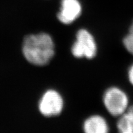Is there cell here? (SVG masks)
Listing matches in <instances>:
<instances>
[{
    "label": "cell",
    "mask_w": 133,
    "mask_h": 133,
    "mask_svg": "<svg viewBox=\"0 0 133 133\" xmlns=\"http://www.w3.org/2000/svg\"><path fill=\"white\" fill-rule=\"evenodd\" d=\"M22 52L30 63L35 65H44L54 56V44L52 38L47 33L30 35L24 38Z\"/></svg>",
    "instance_id": "cell-1"
},
{
    "label": "cell",
    "mask_w": 133,
    "mask_h": 133,
    "mask_svg": "<svg viewBox=\"0 0 133 133\" xmlns=\"http://www.w3.org/2000/svg\"><path fill=\"white\" fill-rule=\"evenodd\" d=\"M102 100L106 112L113 117L122 115L131 105L128 93L118 86L107 88L103 93Z\"/></svg>",
    "instance_id": "cell-2"
},
{
    "label": "cell",
    "mask_w": 133,
    "mask_h": 133,
    "mask_svg": "<svg viewBox=\"0 0 133 133\" xmlns=\"http://www.w3.org/2000/svg\"><path fill=\"white\" fill-rule=\"evenodd\" d=\"M71 53L76 58L92 59L97 56L98 47L95 38L86 29H80L76 35V41L71 47Z\"/></svg>",
    "instance_id": "cell-3"
},
{
    "label": "cell",
    "mask_w": 133,
    "mask_h": 133,
    "mask_svg": "<svg viewBox=\"0 0 133 133\" xmlns=\"http://www.w3.org/2000/svg\"><path fill=\"white\" fill-rule=\"evenodd\" d=\"M64 107V101L61 94L54 90H48L44 93L39 102L41 114L46 116L58 115Z\"/></svg>",
    "instance_id": "cell-4"
},
{
    "label": "cell",
    "mask_w": 133,
    "mask_h": 133,
    "mask_svg": "<svg viewBox=\"0 0 133 133\" xmlns=\"http://www.w3.org/2000/svg\"><path fill=\"white\" fill-rule=\"evenodd\" d=\"M58 19L64 24H70L80 16L82 7L78 0H62Z\"/></svg>",
    "instance_id": "cell-5"
},
{
    "label": "cell",
    "mask_w": 133,
    "mask_h": 133,
    "mask_svg": "<svg viewBox=\"0 0 133 133\" xmlns=\"http://www.w3.org/2000/svg\"><path fill=\"white\" fill-rule=\"evenodd\" d=\"M84 133H109L108 121L101 115H93L88 118L83 124Z\"/></svg>",
    "instance_id": "cell-6"
},
{
    "label": "cell",
    "mask_w": 133,
    "mask_h": 133,
    "mask_svg": "<svg viewBox=\"0 0 133 133\" xmlns=\"http://www.w3.org/2000/svg\"><path fill=\"white\" fill-rule=\"evenodd\" d=\"M116 128L118 133H133V105L118 118Z\"/></svg>",
    "instance_id": "cell-7"
},
{
    "label": "cell",
    "mask_w": 133,
    "mask_h": 133,
    "mask_svg": "<svg viewBox=\"0 0 133 133\" xmlns=\"http://www.w3.org/2000/svg\"><path fill=\"white\" fill-rule=\"evenodd\" d=\"M122 43L126 51L133 57V21L129 26L128 31L123 38Z\"/></svg>",
    "instance_id": "cell-8"
},
{
    "label": "cell",
    "mask_w": 133,
    "mask_h": 133,
    "mask_svg": "<svg viewBox=\"0 0 133 133\" xmlns=\"http://www.w3.org/2000/svg\"><path fill=\"white\" fill-rule=\"evenodd\" d=\"M127 79L129 84L133 87V63L131 64L128 69Z\"/></svg>",
    "instance_id": "cell-9"
}]
</instances>
